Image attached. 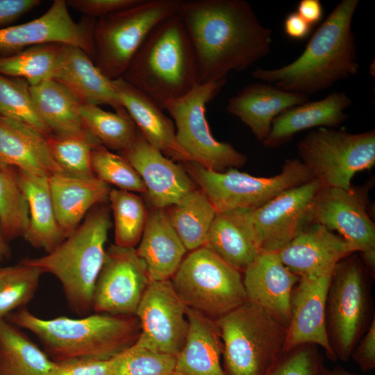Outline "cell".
Instances as JSON below:
<instances>
[{
    "instance_id": "1",
    "label": "cell",
    "mask_w": 375,
    "mask_h": 375,
    "mask_svg": "<svg viewBox=\"0 0 375 375\" xmlns=\"http://www.w3.org/2000/svg\"><path fill=\"white\" fill-rule=\"evenodd\" d=\"M178 13L193 49L199 83L245 71L270 51L272 31L245 0H181Z\"/></svg>"
},
{
    "instance_id": "2",
    "label": "cell",
    "mask_w": 375,
    "mask_h": 375,
    "mask_svg": "<svg viewBox=\"0 0 375 375\" xmlns=\"http://www.w3.org/2000/svg\"><path fill=\"white\" fill-rule=\"evenodd\" d=\"M358 0H342L293 62L276 69L258 67L252 76L285 91L310 94L357 74L359 63L351 28Z\"/></svg>"
},
{
    "instance_id": "3",
    "label": "cell",
    "mask_w": 375,
    "mask_h": 375,
    "mask_svg": "<svg viewBox=\"0 0 375 375\" xmlns=\"http://www.w3.org/2000/svg\"><path fill=\"white\" fill-rule=\"evenodd\" d=\"M6 319L32 333L54 362L110 359L132 347L140 332L135 315L94 312L79 318L43 319L24 307Z\"/></svg>"
},
{
    "instance_id": "4",
    "label": "cell",
    "mask_w": 375,
    "mask_h": 375,
    "mask_svg": "<svg viewBox=\"0 0 375 375\" xmlns=\"http://www.w3.org/2000/svg\"><path fill=\"white\" fill-rule=\"evenodd\" d=\"M122 78L162 110L199 83L193 49L178 13L153 28Z\"/></svg>"
},
{
    "instance_id": "5",
    "label": "cell",
    "mask_w": 375,
    "mask_h": 375,
    "mask_svg": "<svg viewBox=\"0 0 375 375\" xmlns=\"http://www.w3.org/2000/svg\"><path fill=\"white\" fill-rule=\"evenodd\" d=\"M111 226L106 203L92 208L81 224L46 255L23 259L60 283L73 312L81 316L92 310L94 285L103 266L108 233Z\"/></svg>"
},
{
    "instance_id": "6",
    "label": "cell",
    "mask_w": 375,
    "mask_h": 375,
    "mask_svg": "<svg viewBox=\"0 0 375 375\" xmlns=\"http://www.w3.org/2000/svg\"><path fill=\"white\" fill-rule=\"evenodd\" d=\"M215 322L227 375H266L284 352L287 328L248 300Z\"/></svg>"
},
{
    "instance_id": "7",
    "label": "cell",
    "mask_w": 375,
    "mask_h": 375,
    "mask_svg": "<svg viewBox=\"0 0 375 375\" xmlns=\"http://www.w3.org/2000/svg\"><path fill=\"white\" fill-rule=\"evenodd\" d=\"M181 0H142L98 19L93 30L94 62L109 79L123 76L153 28L178 13Z\"/></svg>"
},
{
    "instance_id": "8",
    "label": "cell",
    "mask_w": 375,
    "mask_h": 375,
    "mask_svg": "<svg viewBox=\"0 0 375 375\" xmlns=\"http://www.w3.org/2000/svg\"><path fill=\"white\" fill-rule=\"evenodd\" d=\"M170 281L188 308L215 321L247 301L240 272L206 246L191 251Z\"/></svg>"
},
{
    "instance_id": "9",
    "label": "cell",
    "mask_w": 375,
    "mask_h": 375,
    "mask_svg": "<svg viewBox=\"0 0 375 375\" xmlns=\"http://www.w3.org/2000/svg\"><path fill=\"white\" fill-rule=\"evenodd\" d=\"M185 163V171L217 212L259 208L281 192L313 179L299 158L285 160L281 172L269 177L254 176L235 168L215 172L193 162Z\"/></svg>"
},
{
    "instance_id": "10",
    "label": "cell",
    "mask_w": 375,
    "mask_h": 375,
    "mask_svg": "<svg viewBox=\"0 0 375 375\" xmlns=\"http://www.w3.org/2000/svg\"><path fill=\"white\" fill-rule=\"evenodd\" d=\"M227 77L197 84L182 97L164 107L175 124L176 140L190 162L215 172L242 167L247 157L231 144L217 141L210 129L206 104L221 90Z\"/></svg>"
},
{
    "instance_id": "11",
    "label": "cell",
    "mask_w": 375,
    "mask_h": 375,
    "mask_svg": "<svg viewBox=\"0 0 375 375\" xmlns=\"http://www.w3.org/2000/svg\"><path fill=\"white\" fill-rule=\"evenodd\" d=\"M299 158L322 188L349 190L354 175L375 165V131L318 128L297 144Z\"/></svg>"
},
{
    "instance_id": "12",
    "label": "cell",
    "mask_w": 375,
    "mask_h": 375,
    "mask_svg": "<svg viewBox=\"0 0 375 375\" xmlns=\"http://www.w3.org/2000/svg\"><path fill=\"white\" fill-rule=\"evenodd\" d=\"M369 309V287L358 258L340 260L331 275L326 302V326L337 358L347 361L365 329Z\"/></svg>"
},
{
    "instance_id": "13",
    "label": "cell",
    "mask_w": 375,
    "mask_h": 375,
    "mask_svg": "<svg viewBox=\"0 0 375 375\" xmlns=\"http://www.w3.org/2000/svg\"><path fill=\"white\" fill-rule=\"evenodd\" d=\"M322 188L313 178L259 208L238 210L260 251L278 252L310 224L312 203Z\"/></svg>"
},
{
    "instance_id": "14",
    "label": "cell",
    "mask_w": 375,
    "mask_h": 375,
    "mask_svg": "<svg viewBox=\"0 0 375 375\" xmlns=\"http://www.w3.org/2000/svg\"><path fill=\"white\" fill-rule=\"evenodd\" d=\"M187 310L170 280L150 281L135 314L140 328L135 344L176 357L189 333Z\"/></svg>"
},
{
    "instance_id": "15",
    "label": "cell",
    "mask_w": 375,
    "mask_h": 375,
    "mask_svg": "<svg viewBox=\"0 0 375 375\" xmlns=\"http://www.w3.org/2000/svg\"><path fill=\"white\" fill-rule=\"evenodd\" d=\"M150 279L135 248L111 244L106 250L96 281L92 310L112 315H135Z\"/></svg>"
},
{
    "instance_id": "16",
    "label": "cell",
    "mask_w": 375,
    "mask_h": 375,
    "mask_svg": "<svg viewBox=\"0 0 375 375\" xmlns=\"http://www.w3.org/2000/svg\"><path fill=\"white\" fill-rule=\"evenodd\" d=\"M367 187L322 188L315 195L310 224L336 231L354 250L375 249V226L367 211Z\"/></svg>"
},
{
    "instance_id": "17",
    "label": "cell",
    "mask_w": 375,
    "mask_h": 375,
    "mask_svg": "<svg viewBox=\"0 0 375 375\" xmlns=\"http://www.w3.org/2000/svg\"><path fill=\"white\" fill-rule=\"evenodd\" d=\"M96 21L76 22L65 0H55L42 16L26 23L0 28V52L9 56L47 43L74 46L94 58L93 30Z\"/></svg>"
},
{
    "instance_id": "18",
    "label": "cell",
    "mask_w": 375,
    "mask_h": 375,
    "mask_svg": "<svg viewBox=\"0 0 375 375\" xmlns=\"http://www.w3.org/2000/svg\"><path fill=\"white\" fill-rule=\"evenodd\" d=\"M332 273L299 277L291 295L284 351L302 344L319 345L329 359L337 360L326 326V302Z\"/></svg>"
},
{
    "instance_id": "19",
    "label": "cell",
    "mask_w": 375,
    "mask_h": 375,
    "mask_svg": "<svg viewBox=\"0 0 375 375\" xmlns=\"http://www.w3.org/2000/svg\"><path fill=\"white\" fill-rule=\"evenodd\" d=\"M121 155L139 174L153 208L165 209L176 204L194 190L183 166L150 145L138 131L133 143Z\"/></svg>"
},
{
    "instance_id": "20",
    "label": "cell",
    "mask_w": 375,
    "mask_h": 375,
    "mask_svg": "<svg viewBox=\"0 0 375 375\" xmlns=\"http://www.w3.org/2000/svg\"><path fill=\"white\" fill-rule=\"evenodd\" d=\"M243 272L247 300L287 328L291 295L299 277L283 263L276 252L260 251Z\"/></svg>"
},
{
    "instance_id": "21",
    "label": "cell",
    "mask_w": 375,
    "mask_h": 375,
    "mask_svg": "<svg viewBox=\"0 0 375 375\" xmlns=\"http://www.w3.org/2000/svg\"><path fill=\"white\" fill-rule=\"evenodd\" d=\"M283 263L299 277L333 272L336 265L355 253L340 235L319 224H309L276 252Z\"/></svg>"
},
{
    "instance_id": "22",
    "label": "cell",
    "mask_w": 375,
    "mask_h": 375,
    "mask_svg": "<svg viewBox=\"0 0 375 375\" xmlns=\"http://www.w3.org/2000/svg\"><path fill=\"white\" fill-rule=\"evenodd\" d=\"M308 100L307 95L285 91L269 83L255 82L244 86L231 97L226 110L238 117L262 142L278 115Z\"/></svg>"
},
{
    "instance_id": "23",
    "label": "cell",
    "mask_w": 375,
    "mask_h": 375,
    "mask_svg": "<svg viewBox=\"0 0 375 375\" xmlns=\"http://www.w3.org/2000/svg\"><path fill=\"white\" fill-rule=\"evenodd\" d=\"M112 81L122 106L145 140L172 160L190 162L176 142L174 122L162 109L122 77Z\"/></svg>"
},
{
    "instance_id": "24",
    "label": "cell",
    "mask_w": 375,
    "mask_h": 375,
    "mask_svg": "<svg viewBox=\"0 0 375 375\" xmlns=\"http://www.w3.org/2000/svg\"><path fill=\"white\" fill-rule=\"evenodd\" d=\"M47 136L27 124L0 116V167L49 178L63 174L51 156Z\"/></svg>"
},
{
    "instance_id": "25",
    "label": "cell",
    "mask_w": 375,
    "mask_h": 375,
    "mask_svg": "<svg viewBox=\"0 0 375 375\" xmlns=\"http://www.w3.org/2000/svg\"><path fill=\"white\" fill-rule=\"evenodd\" d=\"M145 264L150 281L171 280L187 249L173 228L165 209L153 208L135 248Z\"/></svg>"
},
{
    "instance_id": "26",
    "label": "cell",
    "mask_w": 375,
    "mask_h": 375,
    "mask_svg": "<svg viewBox=\"0 0 375 375\" xmlns=\"http://www.w3.org/2000/svg\"><path fill=\"white\" fill-rule=\"evenodd\" d=\"M351 104L345 92L335 91L322 99L293 106L274 119L270 133L262 143L267 147H276L304 130L338 127L347 120L345 110Z\"/></svg>"
},
{
    "instance_id": "27",
    "label": "cell",
    "mask_w": 375,
    "mask_h": 375,
    "mask_svg": "<svg viewBox=\"0 0 375 375\" xmlns=\"http://www.w3.org/2000/svg\"><path fill=\"white\" fill-rule=\"evenodd\" d=\"M49 179L56 217L66 238L92 208L108 201L109 185L96 177L83 178L58 174Z\"/></svg>"
},
{
    "instance_id": "28",
    "label": "cell",
    "mask_w": 375,
    "mask_h": 375,
    "mask_svg": "<svg viewBox=\"0 0 375 375\" xmlns=\"http://www.w3.org/2000/svg\"><path fill=\"white\" fill-rule=\"evenodd\" d=\"M54 80L83 104L107 105L115 111L123 108L112 80L106 77L92 58L78 47L67 46L65 58Z\"/></svg>"
},
{
    "instance_id": "29",
    "label": "cell",
    "mask_w": 375,
    "mask_h": 375,
    "mask_svg": "<svg viewBox=\"0 0 375 375\" xmlns=\"http://www.w3.org/2000/svg\"><path fill=\"white\" fill-rule=\"evenodd\" d=\"M190 328L175 372L180 375H227L221 363L222 342L215 320L188 308Z\"/></svg>"
},
{
    "instance_id": "30",
    "label": "cell",
    "mask_w": 375,
    "mask_h": 375,
    "mask_svg": "<svg viewBox=\"0 0 375 375\" xmlns=\"http://www.w3.org/2000/svg\"><path fill=\"white\" fill-rule=\"evenodd\" d=\"M17 174L29 211L28 227L23 238L32 247L51 252L66 237L56 217L49 178L17 169Z\"/></svg>"
},
{
    "instance_id": "31",
    "label": "cell",
    "mask_w": 375,
    "mask_h": 375,
    "mask_svg": "<svg viewBox=\"0 0 375 375\" xmlns=\"http://www.w3.org/2000/svg\"><path fill=\"white\" fill-rule=\"evenodd\" d=\"M30 90L36 111L51 134L92 135L81 117L83 103L60 83L49 80Z\"/></svg>"
},
{
    "instance_id": "32",
    "label": "cell",
    "mask_w": 375,
    "mask_h": 375,
    "mask_svg": "<svg viewBox=\"0 0 375 375\" xmlns=\"http://www.w3.org/2000/svg\"><path fill=\"white\" fill-rule=\"evenodd\" d=\"M205 246L240 272L244 271L260 252L238 210L217 212Z\"/></svg>"
},
{
    "instance_id": "33",
    "label": "cell",
    "mask_w": 375,
    "mask_h": 375,
    "mask_svg": "<svg viewBox=\"0 0 375 375\" xmlns=\"http://www.w3.org/2000/svg\"><path fill=\"white\" fill-rule=\"evenodd\" d=\"M54 365L19 327L0 320V375H47Z\"/></svg>"
},
{
    "instance_id": "34",
    "label": "cell",
    "mask_w": 375,
    "mask_h": 375,
    "mask_svg": "<svg viewBox=\"0 0 375 375\" xmlns=\"http://www.w3.org/2000/svg\"><path fill=\"white\" fill-rule=\"evenodd\" d=\"M67 44L47 43L0 57V74L19 78L33 86L54 80L65 58Z\"/></svg>"
},
{
    "instance_id": "35",
    "label": "cell",
    "mask_w": 375,
    "mask_h": 375,
    "mask_svg": "<svg viewBox=\"0 0 375 375\" xmlns=\"http://www.w3.org/2000/svg\"><path fill=\"white\" fill-rule=\"evenodd\" d=\"M169 221L188 251L205 246L217 212L206 195L193 190L165 208Z\"/></svg>"
},
{
    "instance_id": "36",
    "label": "cell",
    "mask_w": 375,
    "mask_h": 375,
    "mask_svg": "<svg viewBox=\"0 0 375 375\" xmlns=\"http://www.w3.org/2000/svg\"><path fill=\"white\" fill-rule=\"evenodd\" d=\"M80 115L85 128L109 150H125L133 143L138 131L124 108L112 112L99 106L82 104Z\"/></svg>"
},
{
    "instance_id": "37",
    "label": "cell",
    "mask_w": 375,
    "mask_h": 375,
    "mask_svg": "<svg viewBox=\"0 0 375 375\" xmlns=\"http://www.w3.org/2000/svg\"><path fill=\"white\" fill-rule=\"evenodd\" d=\"M108 201L115 223V244L124 248L138 244L147 219L142 199L135 193L110 189Z\"/></svg>"
},
{
    "instance_id": "38",
    "label": "cell",
    "mask_w": 375,
    "mask_h": 375,
    "mask_svg": "<svg viewBox=\"0 0 375 375\" xmlns=\"http://www.w3.org/2000/svg\"><path fill=\"white\" fill-rule=\"evenodd\" d=\"M42 272L24 260L0 268V320L24 308L34 297Z\"/></svg>"
},
{
    "instance_id": "39",
    "label": "cell",
    "mask_w": 375,
    "mask_h": 375,
    "mask_svg": "<svg viewBox=\"0 0 375 375\" xmlns=\"http://www.w3.org/2000/svg\"><path fill=\"white\" fill-rule=\"evenodd\" d=\"M47 143L51 157L64 174L76 178L95 177L91 168L92 149L99 142L90 135L50 134Z\"/></svg>"
},
{
    "instance_id": "40",
    "label": "cell",
    "mask_w": 375,
    "mask_h": 375,
    "mask_svg": "<svg viewBox=\"0 0 375 375\" xmlns=\"http://www.w3.org/2000/svg\"><path fill=\"white\" fill-rule=\"evenodd\" d=\"M0 224L8 242L23 237L28 227V206L12 167H0Z\"/></svg>"
},
{
    "instance_id": "41",
    "label": "cell",
    "mask_w": 375,
    "mask_h": 375,
    "mask_svg": "<svg viewBox=\"0 0 375 375\" xmlns=\"http://www.w3.org/2000/svg\"><path fill=\"white\" fill-rule=\"evenodd\" d=\"M0 116L27 124L45 135L51 134L36 111L29 84L22 78L0 74Z\"/></svg>"
},
{
    "instance_id": "42",
    "label": "cell",
    "mask_w": 375,
    "mask_h": 375,
    "mask_svg": "<svg viewBox=\"0 0 375 375\" xmlns=\"http://www.w3.org/2000/svg\"><path fill=\"white\" fill-rule=\"evenodd\" d=\"M91 168L94 176L108 185L132 192H147L143 181L128 161L101 144L92 149Z\"/></svg>"
},
{
    "instance_id": "43",
    "label": "cell",
    "mask_w": 375,
    "mask_h": 375,
    "mask_svg": "<svg viewBox=\"0 0 375 375\" xmlns=\"http://www.w3.org/2000/svg\"><path fill=\"white\" fill-rule=\"evenodd\" d=\"M176 357L135 345L119 354L110 375H166L175 371Z\"/></svg>"
},
{
    "instance_id": "44",
    "label": "cell",
    "mask_w": 375,
    "mask_h": 375,
    "mask_svg": "<svg viewBox=\"0 0 375 375\" xmlns=\"http://www.w3.org/2000/svg\"><path fill=\"white\" fill-rule=\"evenodd\" d=\"M323 361L314 344L284 351L266 375H322Z\"/></svg>"
},
{
    "instance_id": "45",
    "label": "cell",
    "mask_w": 375,
    "mask_h": 375,
    "mask_svg": "<svg viewBox=\"0 0 375 375\" xmlns=\"http://www.w3.org/2000/svg\"><path fill=\"white\" fill-rule=\"evenodd\" d=\"M119 354L103 360L69 359L55 362L47 375H110L119 360Z\"/></svg>"
},
{
    "instance_id": "46",
    "label": "cell",
    "mask_w": 375,
    "mask_h": 375,
    "mask_svg": "<svg viewBox=\"0 0 375 375\" xmlns=\"http://www.w3.org/2000/svg\"><path fill=\"white\" fill-rule=\"evenodd\" d=\"M142 0H67L66 3L90 18H101L134 6Z\"/></svg>"
},
{
    "instance_id": "47",
    "label": "cell",
    "mask_w": 375,
    "mask_h": 375,
    "mask_svg": "<svg viewBox=\"0 0 375 375\" xmlns=\"http://www.w3.org/2000/svg\"><path fill=\"white\" fill-rule=\"evenodd\" d=\"M351 356L353 360L363 371L375 367V319L372 320L365 335L356 344Z\"/></svg>"
},
{
    "instance_id": "48",
    "label": "cell",
    "mask_w": 375,
    "mask_h": 375,
    "mask_svg": "<svg viewBox=\"0 0 375 375\" xmlns=\"http://www.w3.org/2000/svg\"><path fill=\"white\" fill-rule=\"evenodd\" d=\"M40 3L39 0H0V26L13 22Z\"/></svg>"
},
{
    "instance_id": "49",
    "label": "cell",
    "mask_w": 375,
    "mask_h": 375,
    "mask_svg": "<svg viewBox=\"0 0 375 375\" xmlns=\"http://www.w3.org/2000/svg\"><path fill=\"white\" fill-rule=\"evenodd\" d=\"M312 26L305 21L296 11L290 12L283 21V31L285 35L295 40L306 38Z\"/></svg>"
},
{
    "instance_id": "50",
    "label": "cell",
    "mask_w": 375,
    "mask_h": 375,
    "mask_svg": "<svg viewBox=\"0 0 375 375\" xmlns=\"http://www.w3.org/2000/svg\"><path fill=\"white\" fill-rule=\"evenodd\" d=\"M296 12L312 26L318 24L324 16V8L319 0H301Z\"/></svg>"
},
{
    "instance_id": "51",
    "label": "cell",
    "mask_w": 375,
    "mask_h": 375,
    "mask_svg": "<svg viewBox=\"0 0 375 375\" xmlns=\"http://www.w3.org/2000/svg\"><path fill=\"white\" fill-rule=\"evenodd\" d=\"M11 256V250L8 241L6 239L0 224V263L8 259Z\"/></svg>"
},
{
    "instance_id": "52",
    "label": "cell",
    "mask_w": 375,
    "mask_h": 375,
    "mask_svg": "<svg viewBox=\"0 0 375 375\" xmlns=\"http://www.w3.org/2000/svg\"><path fill=\"white\" fill-rule=\"evenodd\" d=\"M361 258L369 269L372 273L375 271V249H371L366 251L360 252Z\"/></svg>"
},
{
    "instance_id": "53",
    "label": "cell",
    "mask_w": 375,
    "mask_h": 375,
    "mask_svg": "<svg viewBox=\"0 0 375 375\" xmlns=\"http://www.w3.org/2000/svg\"><path fill=\"white\" fill-rule=\"evenodd\" d=\"M322 375H358V374L350 373L342 368L338 367L332 370H328L324 368Z\"/></svg>"
},
{
    "instance_id": "54",
    "label": "cell",
    "mask_w": 375,
    "mask_h": 375,
    "mask_svg": "<svg viewBox=\"0 0 375 375\" xmlns=\"http://www.w3.org/2000/svg\"><path fill=\"white\" fill-rule=\"evenodd\" d=\"M166 375H180V374L174 371V372H172L170 374H166Z\"/></svg>"
},
{
    "instance_id": "55",
    "label": "cell",
    "mask_w": 375,
    "mask_h": 375,
    "mask_svg": "<svg viewBox=\"0 0 375 375\" xmlns=\"http://www.w3.org/2000/svg\"><path fill=\"white\" fill-rule=\"evenodd\" d=\"M1 263H0V268H1Z\"/></svg>"
}]
</instances>
